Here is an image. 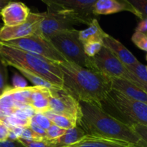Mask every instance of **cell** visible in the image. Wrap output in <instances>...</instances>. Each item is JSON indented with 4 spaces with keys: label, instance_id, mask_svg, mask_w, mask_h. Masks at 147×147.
I'll use <instances>...</instances> for the list:
<instances>
[{
    "label": "cell",
    "instance_id": "cell-16",
    "mask_svg": "<svg viewBox=\"0 0 147 147\" xmlns=\"http://www.w3.org/2000/svg\"><path fill=\"white\" fill-rule=\"evenodd\" d=\"M50 90L45 88L35 86L29 98L27 106H30L34 113H43L50 111Z\"/></svg>",
    "mask_w": 147,
    "mask_h": 147
},
{
    "label": "cell",
    "instance_id": "cell-13",
    "mask_svg": "<svg viewBox=\"0 0 147 147\" xmlns=\"http://www.w3.org/2000/svg\"><path fill=\"white\" fill-rule=\"evenodd\" d=\"M73 25L68 21L50 11H46V17L40 23L37 33L50 40L54 34L65 30L73 29Z\"/></svg>",
    "mask_w": 147,
    "mask_h": 147
},
{
    "label": "cell",
    "instance_id": "cell-30",
    "mask_svg": "<svg viewBox=\"0 0 147 147\" xmlns=\"http://www.w3.org/2000/svg\"><path fill=\"white\" fill-rule=\"evenodd\" d=\"M17 140L25 147H56L53 144L47 140L29 141L22 139H18Z\"/></svg>",
    "mask_w": 147,
    "mask_h": 147
},
{
    "label": "cell",
    "instance_id": "cell-40",
    "mask_svg": "<svg viewBox=\"0 0 147 147\" xmlns=\"http://www.w3.org/2000/svg\"><path fill=\"white\" fill-rule=\"evenodd\" d=\"M1 27H2V26H1V24H0V30H1Z\"/></svg>",
    "mask_w": 147,
    "mask_h": 147
},
{
    "label": "cell",
    "instance_id": "cell-39",
    "mask_svg": "<svg viewBox=\"0 0 147 147\" xmlns=\"http://www.w3.org/2000/svg\"><path fill=\"white\" fill-rule=\"evenodd\" d=\"M139 88H142L144 91H145L147 93V86H145V85H140Z\"/></svg>",
    "mask_w": 147,
    "mask_h": 147
},
{
    "label": "cell",
    "instance_id": "cell-11",
    "mask_svg": "<svg viewBox=\"0 0 147 147\" xmlns=\"http://www.w3.org/2000/svg\"><path fill=\"white\" fill-rule=\"evenodd\" d=\"M30 9L22 2L9 1L1 11L4 27H15L24 23L30 14Z\"/></svg>",
    "mask_w": 147,
    "mask_h": 147
},
{
    "label": "cell",
    "instance_id": "cell-2",
    "mask_svg": "<svg viewBox=\"0 0 147 147\" xmlns=\"http://www.w3.org/2000/svg\"><path fill=\"white\" fill-rule=\"evenodd\" d=\"M82 116L78 123L87 135L120 141L142 147V141L131 126L111 116L96 105L80 102Z\"/></svg>",
    "mask_w": 147,
    "mask_h": 147
},
{
    "label": "cell",
    "instance_id": "cell-6",
    "mask_svg": "<svg viewBox=\"0 0 147 147\" xmlns=\"http://www.w3.org/2000/svg\"><path fill=\"white\" fill-rule=\"evenodd\" d=\"M103 103H107L119 112L126 124L139 123L147 126V104L126 97L111 89ZM103 104V103H102Z\"/></svg>",
    "mask_w": 147,
    "mask_h": 147
},
{
    "label": "cell",
    "instance_id": "cell-17",
    "mask_svg": "<svg viewBox=\"0 0 147 147\" xmlns=\"http://www.w3.org/2000/svg\"><path fill=\"white\" fill-rule=\"evenodd\" d=\"M65 147H134L125 142L86 135L77 143Z\"/></svg>",
    "mask_w": 147,
    "mask_h": 147
},
{
    "label": "cell",
    "instance_id": "cell-24",
    "mask_svg": "<svg viewBox=\"0 0 147 147\" xmlns=\"http://www.w3.org/2000/svg\"><path fill=\"white\" fill-rule=\"evenodd\" d=\"M30 121L35 123L39 127L42 128L44 130H47L52 124V122L41 113H34L33 116L30 118Z\"/></svg>",
    "mask_w": 147,
    "mask_h": 147
},
{
    "label": "cell",
    "instance_id": "cell-12",
    "mask_svg": "<svg viewBox=\"0 0 147 147\" xmlns=\"http://www.w3.org/2000/svg\"><path fill=\"white\" fill-rule=\"evenodd\" d=\"M93 9L98 17L99 15H107L126 11L131 12L142 20L140 13L134 7L129 0H96Z\"/></svg>",
    "mask_w": 147,
    "mask_h": 147
},
{
    "label": "cell",
    "instance_id": "cell-8",
    "mask_svg": "<svg viewBox=\"0 0 147 147\" xmlns=\"http://www.w3.org/2000/svg\"><path fill=\"white\" fill-rule=\"evenodd\" d=\"M3 42L28 53L37 55L57 64L67 61L63 54L54 47L50 40L38 33H35L24 38Z\"/></svg>",
    "mask_w": 147,
    "mask_h": 147
},
{
    "label": "cell",
    "instance_id": "cell-33",
    "mask_svg": "<svg viewBox=\"0 0 147 147\" xmlns=\"http://www.w3.org/2000/svg\"><path fill=\"white\" fill-rule=\"evenodd\" d=\"M13 86L14 88H23L27 87V83L21 76L15 74L12 79Z\"/></svg>",
    "mask_w": 147,
    "mask_h": 147
},
{
    "label": "cell",
    "instance_id": "cell-23",
    "mask_svg": "<svg viewBox=\"0 0 147 147\" xmlns=\"http://www.w3.org/2000/svg\"><path fill=\"white\" fill-rule=\"evenodd\" d=\"M139 80L142 85L147 86V66L139 62L134 65L126 67Z\"/></svg>",
    "mask_w": 147,
    "mask_h": 147
},
{
    "label": "cell",
    "instance_id": "cell-18",
    "mask_svg": "<svg viewBox=\"0 0 147 147\" xmlns=\"http://www.w3.org/2000/svg\"><path fill=\"white\" fill-rule=\"evenodd\" d=\"M107 35V33L99 24L98 19H95L88 28L79 31V39L83 45L91 42L103 43V40Z\"/></svg>",
    "mask_w": 147,
    "mask_h": 147
},
{
    "label": "cell",
    "instance_id": "cell-32",
    "mask_svg": "<svg viewBox=\"0 0 147 147\" xmlns=\"http://www.w3.org/2000/svg\"><path fill=\"white\" fill-rule=\"evenodd\" d=\"M19 139H25V140L29 141H43L44 139L40 136L36 134L35 133L32 131L29 127L24 128L22 132L20 137Z\"/></svg>",
    "mask_w": 147,
    "mask_h": 147
},
{
    "label": "cell",
    "instance_id": "cell-1",
    "mask_svg": "<svg viewBox=\"0 0 147 147\" xmlns=\"http://www.w3.org/2000/svg\"><path fill=\"white\" fill-rule=\"evenodd\" d=\"M63 74L62 89L78 102L102 108L111 90V80L98 71L86 68L70 61L57 63Z\"/></svg>",
    "mask_w": 147,
    "mask_h": 147
},
{
    "label": "cell",
    "instance_id": "cell-14",
    "mask_svg": "<svg viewBox=\"0 0 147 147\" xmlns=\"http://www.w3.org/2000/svg\"><path fill=\"white\" fill-rule=\"evenodd\" d=\"M103 45L110 50L126 67L134 65L139 63L137 58L119 40L109 34L103 40Z\"/></svg>",
    "mask_w": 147,
    "mask_h": 147
},
{
    "label": "cell",
    "instance_id": "cell-22",
    "mask_svg": "<svg viewBox=\"0 0 147 147\" xmlns=\"http://www.w3.org/2000/svg\"><path fill=\"white\" fill-rule=\"evenodd\" d=\"M17 70L20 72L22 75L24 77H25L28 80H30L32 83L33 84L34 86H37V87H40V88H47L49 90H51V89H61L59 88L56 87V86H53L51 83H50L49 82H47V80H44L43 78H40V76H37V75L34 74V73H32L30 72L27 71L25 70H23V69L18 68L17 69Z\"/></svg>",
    "mask_w": 147,
    "mask_h": 147
},
{
    "label": "cell",
    "instance_id": "cell-15",
    "mask_svg": "<svg viewBox=\"0 0 147 147\" xmlns=\"http://www.w3.org/2000/svg\"><path fill=\"white\" fill-rule=\"evenodd\" d=\"M111 88L120 92L126 97L147 104V93L142 88L128 80L111 78Z\"/></svg>",
    "mask_w": 147,
    "mask_h": 147
},
{
    "label": "cell",
    "instance_id": "cell-7",
    "mask_svg": "<svg viewBox=\"0 0 147 147\" xmlns=\"http://www.w3.org/2000/svg\"><path fill=\"white\" fill-rule=\"evenodd\" d=\"M92 60L95 70L109 78L123 79L136 86L142 84L140 80L104 46L97 55L92 57Z\"/></svg>",
    "mask_w": 147,
    "mask_h": 147
},
{
    "label": "cell",
    "instance_id": "cell-37",
    "mask_svg": "<svg viewBox=\"0 0 147 147\" xmlns=\"http://www.w3.org/2000/svg\"><path fill=\"white\" fill-rule=\"evenodd\" d=\"M136 32L144 33L147 32V18L143 19L136 27Z\"/></svg>",
    "mask_w": 147,
    "mask_h": 147
},
{
    "label": "cell",
    "instance_id": "cell-3",
    "mask_svg": "<svg viewBox=\"0 0 147 147\" xmlns=\"http://www.w3.org/2000/svg\"><path fill=\"white\" fill-rule=\"evenodd\" d=\"M0 60L7 66L21 68L40 76L62 89L63 74L57 63L0 41Z\"/></svg>",
    "mask_w": 147,
    "mask_h": 147
},
{
    "label": "cell",
    "instance_id": "cell-9",
    "mask_svg": "<svg viewBox=\"0 0 147 147\" xmlns=\"http://www.w3.org/2000/svg\"><path fill=\"white\" fill-rule=\"evenodd\" d=\"M50 111L55 113L67 116L78 123L82 116L80 102L73 98L63 89H51Z\"/></svg>",
    "mask_w": 147,
    "mask_h": 147
},
{
    "label": "cell",
    "instance_id": "cell-38",
    "mask_svg": "<svg viewBox=\"0 0 147 147\" xmlns=\"http://www.w3.org/2000/svg\"><path fill=\"white\" fill-rule=\"evenodd\" d=\"M9 1H6V0H0V19H1V11L5 6L9 4Z\"/></svg>",
    "mask_w": 147,
    "mask_h": 147
},
{
    "label": "cell",
    "instance_id": "cell-21",
    "mask_svg": "<svg viewBox=\"0 0 147 147\" xmlns=\"http://www.w3.org/2000/svg\"><path fill=\"white\" fill-rule=\"evenodd\" d=\"M42 114H44L52 122V123L65 130L73 129L78 125L77 121L75 119L63 115L57 114L50 111L45 112Z\"/></svg>",
    "mask_w": 147,
    "mask_h": 147
},
{
    "label": "cell",
    "instance_id": "cell-25",
    "mask_svg": "<svg viewBox=\"0 0 147 147\" xmlns=\"http://www.w3.org/2000/svg\"><path fill=\"white\" fill-rule=\"evenodd\" d=\"M9 87L7 66L0 60V96H1Z\"/></svg>",
    "mask_w": 147,
    "mask_h": 147
},
{
    "label": "cell",
    "instance_id": "cell-26",
    "mask_svg": "<svg viewBox=\"0 0 147 147\" xmlns=\"http://www.w3.org/2000/svg\"><path fill=\"white\" fill-rule=\"evenodd\" d=\"M85 54L89 57H93L99 53L103 47V43L98 42H91L83 45Z\"/></svg>",
    "mask_w": 147,
    "mask_h": 147
},
{
    "label": "cell",
    "instance_id": "cell-35",
    "mask_svg": "<svg viewBox=\"0 0 147 147\" xmlns=\"http://www.w3.org/2000/svg\"><path fill=\"white\" fill-rule=\"evenodd\" d=\"M9 130L7 125L0 121V142H4L8 139Z\"/></svg>",
    "mask_w": 147,
    "mask_h": 147
},
{
    "label": "cell",
    "instance_id": "cell-10",
    "mask_svg": "<svg viewBox=\"0 0 147 147\" xmlns=\"http://www.w3.org/2000/svg\"><path fill=\"white\" fill-rule=\"evenodd\" d=\"M46 17L44 12H30L24 23L15 27H4L0 30V41L8 42L24 38L35 34L38 32L40 23Z\"/></svg>",
    "mask_w": 147,
    "mask_h": 147
},
{
    "label": "cell",
    "instance_id": "cell-34",
    "mask_svg": "<svg viewBox=\"0 0 147 147\" xmlns=\"http://www.w3.org/2000/svg\"><path fill=\"white\" fill-rule=\"evenodd\" d=\"M28 127L34 133H35L36 134L40 136V137L42 138L44 140H45V136H46V131L42 129V128L39 127L37 125H36L35 123H32V122L30 121V123H29V126Z\"/></svg>",
    "mask_w": 147,
    "mask_h": 147
},
{
    "label": "cell",
    "instance_id": "cell-19",
    "mask_svg": "<svg viewBox=\"0 0 147 147\" xmlns=\"http://www.w3.org/2000/svg\"><path fill=\"white\" fill-rule=\"evenodd\" d=\"M87 135L84 130L79 126L66 131L64 135L55 140H47L56 147H65L77 143Z\"/></svg>",
    "mask_w": 147,
    "mask_h": 147
},
{
    "label": "cell",
    "instance_id": "cell-27",
    "mask_svg": "<svg viewBox=\"0 0 147 147\" xmlns=\"http://www.w3.org/2000/svg\"><path fill=\"white\" fill-rule=\"evenodd\" d=\"M131 41L139 49L147 52V34L145 33L135 32L131 37Z\"/></svg>",
    "mask_w": 147,
    "mask_h": 147
},
{
    "label": "cell",
    "instance_id": "cell-41",
    "mask_svg": "<svg viewBox=\"0 0 147 147\" xmlns=\"http://www.w3.org/2000/svg\"><path fill=\"white\" fill-rule=\"evenodd\" d=\"M146 60H147V55H146Z\"/></svg>",
    "mask_w": 147,
    "mask_h": 147
},
{
    "label": "cell",
    "instance_id": "cell-36",
    "mask_svg": "<svg viewBox=\"0 0 147 147\" xmlns=\"http://www.w3.org/2000/svg\"><path fill=\"white\" fill-rule=\"evenodd\" d=\"M0 147H25L22 143H20L18 140L11 141L7 140L4 142H0Z\"/></svg>",
    "mask_w": 147,
    "mask_h": 147
},
{
    "label": "cell",
    "instance_id": "cell-31",
    "mask_svg": "<svg viewBox=\"0 0 147 147\" xmlns=\"http://www.w3.org/2000/svg\"><path fill=\"white\" fill-rule=\"evenodd\" d=\"M129 1L140 13L142 20L147 18V0H129Z\"/></svg>",
    "mask_w": 147,
    "mask_h": 147
},
{
    "label": "cell",
    "instance_id": "cell-29",
    "mask_svg": "<svg viewBox=\"0 0 147 147\" xmlns=\"http://www.w3.org/2000/svg\"><path fill=\"white\" fill-rule=\"evenodd\" d=\"M131 126L142 141L143 144L142 147H147V126L139 123H134Z\"/></svg>",
    "mask_w": 147,
    "mask_h": 147
},
{
    "label": "cell",
    "instance_id": "cell-28",
    "mask_svg": "<svg viewBox=\"0 0 147 147\" xmlns=\"http://www.w3.org/2000/svg\"><path fill=\"white\" fill-rule=\"evenodd\" d=\"M67 130L61 129L56 125L52 123L51 126L46 130L45 140H55L61 137L65 134Z\"/></svg>",
    "mask_w": 147,
    "mask_h": 147
},
{
    "label": "cell",
    "instance_id": "cell-5",
    "mask_svg": "<svg viewBox=\"0 0 147 147\" xmlns=\"http://www.w3.org/2000/svg\"><path fill=\"white\" fill-rule=\"evenodd\" d=\"M79 31L74 28L63 30L50 37V41L67 61L95 70L92 57L85 54L83 45L79 39Z\"/></svg>",
    "mask_w": 147,
    "mask_h": 147
},
{
    "label": "cell",
    "instance_id": "cell-20",
    "mask_svg": "<svg viewBox=\"0 0 147 147\" xmlns=\"http://www.w3.org/2000/svg\"><path fill=\"white\" fill-rule=\"evenodd\" d=\"M24 106H20L12 98L4 92L0 96V121L4 122L7 118L15 114Z\"/></svg>",
    "mask_w": 147,
    "mask_h": 147
},
{
    "label": "cell",
    "instance_id": "cell-4",
    "mask_svg": "<svg viewBox=\"0 0 147 147\" xmlns=\"http://www.w3.org/2000/svg\"><path fill=\"white\" fill-rule=\"evenodd\" d=\"M96 0H43L47 11L60 16L73 26L86 24L89 26L98 16L93 7Z\"/></svg>",
    "mask_w": 147,
    "mask_h": 147
}]
</instances>
